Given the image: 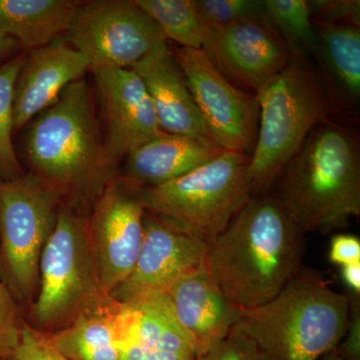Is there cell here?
I'll use <instances>...</instances> for the list:
<instances>
[{
    "label": "cell",
    "instance_id": "obj_8",
    "mask_svg": "<svg viewBox=\"0 0 360 360\" xmlns=\"http://www.w3.org/2000/svg\"><path fill=\"white\" fill-rule=\"evenodd\" d=\"M63 203L37 175L0 180V272L15 300L32 302L42 251Z\"/></svg>",
    "mask_w": 360,
    "mask_h": 360
},
{
    "label": "cell",
    "instance_id": "obj_27",
    "mask_svg": "<svg viewBox=\"0 0 360 360\" xmlns=\"http://www.w3.org/2000/svg\"><path fill=\"white\" fill-rule=\"evenodd\" d=\"M23 323L15 298L0 272V360H7L15 349Z\"/></svg>",
    "mask_w": 360,
    "mask_h": 360
},
{
    "label": "cell",
    "instance_id": "obj_34",
    "mask_svg": "<svg viewBox=\"0 0 360 360\" xmlns=\"http://www.w3.org/2000/svg\"><path fill=\"white\" fill-rule=\"evenodd\" d=\"M341 276L352 292L360 295V262L342 265Z\"/></svg>",
    "mask_w": 360,
    "mask_h": 360
},
{
    "label": "cell",
    "instance_id": "obj_15",
    "mask_svg": "<svg viewBox=\"0 0 360 360\" xmlns=\"http://www.w3.org/2000/svg\"><path fill=\"white\" fill-rule=\"evenodd\" d=\"M65 37L25 54L14 90V134L56 103L68 85L89 71L84 54Z\"/></svg>",
    "mask_w": 360,
    "mask_h": 360
},
{
    "label": "cell",
    "instance_id": "obj_25",
    "mask_svg": "<svg viewBox=\"0 0 360 360\" xmlns=\"http://www.w3.org/2000/svg\"><path fill=\"white\" fill-rule=\"evenodd\" d=\"M25 54L0 65V180L23 174L13 142L14 90Z\"/></svg>",
    "mask_w": 360,
    "mask_h": 360
},
{
    "label": "cell",
    "instance_id": "obj_21",
    "mask_svg": "<svg viewBox=\"0 0 360 360\" xmlns=\"http://www.w3.org/2000/svg\"><path fill=\"white\" fill-rule=\"evenodd\" d=\"M113 300L87 310L53 335L51 345L68 360H120L112 322Z\"/></svg>",
    "mask_w": 360,
    "mask_h": 360
},
{
    "label": "cell",
    "instance_id": "obj_12",
    "mask_svg": "<svg viewBox=\"0 0 360 360\" xmlns=\"http://www.w3.org/2000/svg\"><path fill=\"white\" fill-rule=\"evenodd\" d=\"M104 150L115 172L135 148L162 134L141 77L131 68L92 72Z\"/></svg>",
    "mask_w": 360,
    "mask_h": 360
},
{
    "label": "cell",
    "instance_id": "obj_6",
    "mask_svg": "<svg viewBox=\"0 0 360 360\" xmlns=\"http://www.w3.org/2000/svg\"><path fill=\"white\" fill-rule=\"evenodd\" d=\"M250 160V155L224 150L167 184L134 187L135 194L146 212L210 245L252 196Z\"/></svg>",
    "mask_w": 360,
    "mask_h": 360
},
{
    "label": "cell",
    "instance_id": "obj_18",
    "mask_svg": "<svg viewBox=\"0 0 360 360\" xmlns=\"http://www.w3.org/2000/svg\"><path fill=\"white\" fill-rule=\"evenodd\" d=\"M222 151L210 139L163 131L124 158L120 179L135 188L161 186L210 162Z\"/></svg>",
    "mask_w": 360,
    "mask_h": 360
},
{
    "label": "cell",
    "instance_id": "obj_35",
    "mask_svg": "<svg viewBox=\"0 0 360 360\" xmlns=\"http://www.w3.org/2000/svg\"><path fill=\"white\" fill-rule=\"evenodd\" d=\"M20 49V44L13 37L0 30V61L8 58L14 51Z\"/></svg>",
    "mask_w": 360,
    "mask_h": 360
},
{
    "label": "cell",
    "instance_id": "obj_29",
    "mask_svg": "<svg viewBox=\"0 0 360 360\" xmlns=\"http://www.w3.org/2000/svg\"><path fill=\"white\" fill-rule=\"evenodd\" d=\"M309 2L314 23L359 27V0H312Z\"/></svg>",
    "mask_w": 360,
    "mask_h": 360
},
{
    "label": "cell",
    "instance_id": "obj_36",
    "mask_svg": "<svg viewBox=\"0 0 360 360\" xmlns=\"http://www.w3.org/2000/svg\"><path fill=\"white\" fill-rule=\"evenodd\" d=\"M321 360H343L341 359L340 355L336 354L335 350L333 352H329V354L324 355L323 357Z\"/></svg>",
    "mask_w": 360,
    "mask_h": 360
},
{
    "label": "cell",
    "instance_id": "obj_30",
    "mask_svg": "<svg viewBox=\"0 0 360 360\" xmlns=\"http://www.w3.org/2000/svg\"><path fill=\"white\" fill-rule=\"evenodd\" d=\"M7 360H68L51 345L46 333L23 323L20 342Z\"/></svg>",
    "mask_w": 360,
    "mask_h": 360
},
{
    "label": "cell",
    "instance_id": "obj_28",
    "mask_svg": "<svg viewBox=\"0 0 360 360\" xmlns=\"http://www.w3.org/2000/svg\"><path fill=\"white\" fill-rule=\"evenodd\" d=\"M195 360H269L255 340L238 326L221 342Z\"/></svg>",
    "mask_w": 360,
    "mask_h": 360
},
{
    "label": "cell",
    "instance_id": "obj_3",
    "mask_svg": "<svg viewBox=\"0 0 360 360\" xmlns=\"http://www.w3.org/2000/svg\"><path fill=\"white\" fill-rule=\"evenodd\" d=\"M269 193L304 234L345 229L360 214L356 137L335 123H319L286 163Z\"/></svg>",
    "mask_w": 360,
    "mask_h": 360
},
{
    "label": "cell",
    "instance_id": "obj_32",
    "mask_svg": "<svg viewBox=\"0 0 360 360\" xmlns=\"http://www.w3.org/2000/svg\"><path fill=\"white\" fill-rule=\"evenodd\" d=\"M329 259L341 265L360 262V240L352 234H336L331 239Z\"/></svg>",
    "mask_w": 360,
    "mask_h": 360
},
{
    "label": "cell",
    "instance_id": "obj_16",
    "mask_svg": "<svg viewBox=\"0 0 360 360\" xmlns=\"http://www.w3.org/2000/svg\"><path fill=\"white\" fill-rule=\"evenodd\" d=\"M165 293L198 357L221 342L240 319L241 309L220 290L205 264L175 281Z\"/></svg>",
    "mask_w": 360,
    "mask_h": 360
},
{
    "label": "cell",
    "instance_id": "obj_5",
    "mask_svg": "<svg viewBox=\"0 0 360 360\" xmlns=\"http://www.w3.org/2000/svg\"><path fill=\"white\" fill-rule=\"evenodd\" d=\"M259 123L248 165L253 194L269 193L311 130L326 122L329 94L309 59L291 58L257 92Z\"/></svg>",
    "mask_w": 360,
    "mask_h": 360
},
{
    "label": "cell",
    "instance_id": "obj_11",
    "mask_svg": "<svg viewBox=\"0 0 360 360\" xmlns=\"http://www.w3.org/2000/svg\"><path fill=\"white\" fill-rule=\"evenodd\" d=\"M144 214L134 187L116 176L90 207L89 248L104 297H110L136 264L143 241Z\"/></svg>",
    "mask_w": 360,
    "mask_h": 360
},
{
    "label": "cell",
    "instance_id": "obj_23",
    "mask_svg": "<svg viewBox=\"0 0 360 360\" xmlns=\"http://www.w3.org/2000/svg\"><path fill=\"white\" fill-rule=\"evenodd\" d=\"M165 35L179 47L201 49L208 27L198 0H134Z\"/></svg>",
    "mask_w": 360,
    "mask_h": 360
},
{
    "label": "cell",
    "instance_id": "obj_31",
    "mask_svg": "<svg viewBox=\"0 0 360 360\" xmlns=\"http://www.w3.org/2000/svg\"><path fill=\"white\" fill-rule=\"evenodd\" d=\"M360 295L348 293L349 321L345 338L335 352L343 360H360Z\"/></svg>",
    "mask_w": 360,
    "mask_h": 360
},
{
    "label": "cell",
    "instance_id": "obj_14",
    "mask_svg": "<svg viewBox=\"0 0 360 360\" xmlns=\"http://www.w3.org/2000/svg\"><path fill=\"white\" fill-rule=\"evenodd\" d=\"M201 49L229 82L248 87L253 94L291 60L288 46L267 22L248 21L208 28Z\"/></svg>",
    "mask_w": 360,
    "mask_h": 360
},
{
    "label": "cell",
    "instance_id": "obj_26",
    "mask_svg": "<svg viewBox=\"0 0 360 360\" xmlns=\"http://www.w3.org/2000/svg\"><path fill=\"white\" fill-rule=\"evenodd\" d=\"M198 4L208 28L248 21L267 22L264 0H198Z\"/></svg>",
    "mask_w": 360,
    "mask_h": 360
},
{
    "label": "cell",
    "instance_id": "obj_19",
    "mask_svg": "<svg viewBox=\"0 0 360 360\" xmlns=\"http://www.w3.org/2000/svg\"><path fill=\"white\" fill-rule=\"evenodd\" d=\"M116 342L176 352L198 359L193 343L180 328L165 292L127 303L113 302Z\"/></svg>",
    "mask_w": 360,
    "mask_h": 360
},
{
    "label": "cell",
    "instance_id": "obj_9",
    "mask_svg": "<svg viewBox=\"0 0 360 360\" xmlns=\"http://www.w3.org/2000/svg\"><path fill=\"white\" fill-rule=\"evenodd\" d=\"M89 71L132 68L167 44L158 25L134 0L82 2L66 34Z\"/></svg>",
    "mask_w": 360,
    "mask_h": 360
},
{
    "label": "cell",
    "instance_id": "obj_7",
    "mask_svg": "<svg viewBox=\"0 0 360 360\" xmlns=\"http://www.w3.org/2000/svg\"><path fill=\"white\" fill-rule=\"evenodd\" d=\"M39 290L32 307L35 329L65 328L78 315L108 302L90 251L87 214L63 205L39 262Z\"/></svg>",
    "mask_w": 360,
    "mask_h": 360
},
{
    "label": "cell",
    "instance_id": "obj_2",
    "mask_svg": "<svg viewBox=\"0 0 360 360\" xmlns=\"http://www.w3.org/2000/svg\"><path fill=\"white\" fill-rule=\"evenodd\" d=\"M96 96L85 77L68 85L28 123L23 153L33 174L63 203L85 212L116 172L104 150Z\"/></svg>",
    "mask_w": 360,
    "mask_h": 360
},
{
    "label": "cell",
    "instance_id": "obj_20",
    "mask_svg": "<svg viewBox=\"0 0 360 360\" xmlns=\"http://www.w3.org/2000/svg\"><path fill=\"white\" fill-rule=\"evenodd\" d=\"M82 2L73 0H0V30L28 51L70 32Z\"/></svg>",
    "mask_w": 360,
    "mask_h": 360
},
{
    "label": "cell",
    "instance_id": "obj_1",
    "mask_svg": "<svg viewBox=\"0 0 360 360\" xmlns=\"http://www.w3.org/2000/svg\"><path fill=\"white\" fill-rule=\"evenodd\" d=\"M304 236L269 191L253 194L208 245L206 267L232 303L255 309L302 269Z\"/></svg>",
    "mask_w": 360,
    "mask_h": 360
},
{
    "label": "cell",
    "instance_id": "obj_10",
    "mask_svg": "<svg viewBox=\"0 0 360 360\" xmlns=\"http://www.w3.org/2000/svg\"><path fill=\"white\" fill-rule=\"evenodd\" d=\"M172 53L184 72L210 139L224 150L250 156L259 123L257 94L229 82L202 49L176 46Z\"/></svg>",
    "mask_w": 360,
    "mask_h": 360
},
{
    "label": "cell",
    "instance_id": "obj_17",
    "mask_svg": "<svg viewBox=\"0 0 360 360\" xmlns=\"http://www.w3.org/2000/svg\"><path fill=\"white\" fill-rule=\"evenodd\" d=\"M131 70L146 87L163 131L210 139L184 72L167 44L160 45Z\"/></svg>",
    "mask_w": 360,
    "mask_h": 360
},
{
    "label": "cell",
    "instance_id": "obj_24",
    "mask_svg": "<svg viewBox=\"0 0 360 360\" xmlns=\"http://www.w3.org/2000/svg\"><path fill=\"white\" fill-rule=\"evenodd\" d=\"M266 20L288 46L291 58L316 56V28L307 0H264Z\"/></svg>",
    "mask_w": 360,
    "mask_h": 360
},
{
    "label": "cell",
    "instance_id": "obj_13",
    "mask_svg": "<svg viewBox=\"0 0 360 360\" xmlns=\"http://www.w3.org/2000/svg\"><path fill=\"white\" fill-rule=\"evenodd\" d=\"M207 251L205 241L146 212L143 241L136 264L110 298L127 303L165 292L175 281L205 264Z\"/></svg>",
    "mask_w": 360,
    "mask_h": 360
},
{
    "label": "cell",
    "instance_id": "obj_33",
    "mask_svg": "<svg viewBox=\"0 0 360 360\" xmlns=\"http://www.w3.org/2000/svg\"><path fill=\"white\" fill-rule=\"evenodd\" d=\"M120 360H195L189 355L163 352L130 343H117Z\"/></svg>",
    "mask_w": 360,
    "mask_h": 360
},
{
    "label": "cell",
    "instance_id": "obj_22",
    "mask_svg": "<svg viewBox=\"0 0 360 360\" xmlns=\"http://www.w3.org/2000/svg\"><path fill=\"white\" fill-rule=\"evenodd\" d=\"M316 54L336 87L350 101L360 94V30L357 26L314 23Z\"/></svg>",
    "mask_w": 360,
    "mask_h": 360
},
{
    "label": "cell",
    "instance_id": "obj_4",
    "mask_svg": "<svg viewBox=\"0 0 360 360\" xmlns=\"http://www.w3.org/2000/svg\"><path fill=\"white\" fill-rule=\"evenodd\" d=\"M348 321V293L302 266L269 302L241 310L238 326L269 360H321L343 340Z\"/></svg>",
    "mask_w": 360,
    "mask_h": 360
}]
</instances>
